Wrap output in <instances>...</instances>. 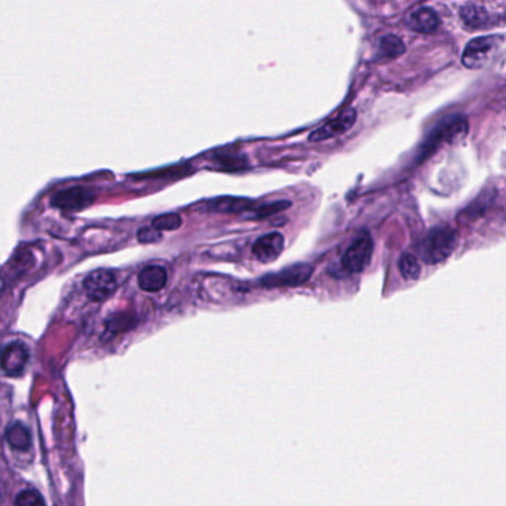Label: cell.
<instances>
[{
	"instance_id": "cell-1",
	"label": "cell",
	"mask_w": 506,
	"mask_h": 506,
	"mask_svg": "<svg viewBox=\"0 0 506 506\" xmlns=\"http://www.w3.org/2000/svg\"><path fill=\"white\" fill-rule=\"evenodd\" d=\"M457 244V235L450 227H435L423 240L422 256L429 264L444 261L454 251Z\"/></svg>"
},
{
	"instance_id": "cell-2",
	"label": "cell",
	"mask_w": 506,
	"mask_h": 506,
	"mask_svg": "<svg viewBox=\"0 0 506 506\" xmlns=\"http://www.w3.org/2000/svg\"><path fill=\"white\" fill-rule=\"evenodd\" d=\"M373 254V240L368 233H362L352 240L342 259L343 269L349 273H360L370 263Z\"/></svg>"
},
{
	"instance_id": "cell-3",
	"label": "cell",
	"mask_w": 506,
	"mask_h": 506,
	"mask_svg": "<svg viewBox=\"0 0 506 506\" xmlns=\"http://www.w3.org/2000/svg\"><path fill=\"white\" fill-rule=\"evenodd\" d=\"M314 268L306 263L293 264L276 273H269L260 279V285L266 289H278V286H297L305 284L312 276Z\"/></svg>"
},
{
	"instance_id": "cell-4",
	"label": "cell",
	"mask_w": 506,
	"mask_h": 506,
	"mask_svg": "<svg viewBox=\"0 0 506 506\" xmlns=\"http://www.w3.org/2000/svg\"><path fill=\"white\" fill-rule=\"evenodd\" d=\"M94 201H95L94 192L82 186H73L56 192L51 198V205L63 211L76 213L88 208L89 205L94 204Z\"/></svg>"
},
{
	"instance_id": "cell-5",
	"label": "cell",
	"mask_w": 506,
	"mask_h": 506,
	"mask_svg": "<svg viewBox=\"0 0 506 506\" xmlns=\"http://www.w3.org/2000/svg\"><path fill=\"white\" fill-rule=\"evenodd\" d=\"M118 289V279L112 270L98 269L84 279V290L92 302H102Z\"/></svg>"
},
{
	"instance_id": "cell-6",
	"label": "cell",
	"mask_w": 506,
	"mask_h": 506,
	"mask_svg": "<svg viewBox=\"0 0 506 506\" xmlns=\"http://www.w3.org/2000/svg\"><path fill=\"white\" fill-rule=\"evenodd\" d=\"M500 43L502 36H481L468 42L462 54L463 66L468 68H480Z\"/></svg>"
},
{
	"instance_id": "cell-7",
	"label": "cell",
	"mask_w": 506,
	"mask_h": 506,
	"mask_svg": "<svg viewBox=\"0 0 506 506\" xmlns=\"http://www.w3.org/2000/svg\"><path fill=\"white\" fill-rule=\"evenodd\" d=\"M30 353L24 343L10 342L2 352V371L8 377H20L29 364Z\"/></svg>"
},
{
	"instance_id": "cell-8",
	"label": "cell",
	"mask_w": 506,
	"mask_h": 506,
	"mask_svg": "<svg viewBox=\"0 0 506 506\" xmlns=\"http://www.w3.org/2000/svg\"><path fill=\"white\" fill-rule=\"evenodd\" d=\"M356 122V112L353 109H346L342 112L339 116L331 119L330 122L319 126L312 134L309 135V141L318 143V141H325L330 138H335L337 135H342L346 131H349Z\"/></svg>"
},
{
	"instance_id": "cell-9",
	"label": "cell",
	"mask_w": 506,
	"mask_h": 506,
	"mask_svg": "<svg viewBox=\"0 0 506 506\" xmlns=\"http://www.w3.org/2000/svg\"><path fill=\"white\" fill-rule=\"evenodd\" d=\"M284 236L279 232H270L259 238L252 245V256L260 263H272L284 251Z\"/></svg>"
},
{
	"instance_id": "cell-10",
	"label": "cell",
	"mask_w": 506,
	"mask_h": 506,
	"mask_svg": "<svg viewBox=\"0 0 506 506\" xmlns=\"http://www.w3.org/2000/svg\"><path fill=\"white\" fill-rule=\"evenodd\" d=\"M138 286L146 293H158L164 289L168 281V273L164 266L151 264L138 273Z\"/></svg>"
},
{
	"instance_id": "cell-11",
	"label": "cell",
	"mask_w": 506,
	"mask_h": 506,
	"mask_svg": "<svg viewBox=\"0 0 506 506\" xmlns=\"http://www.w3.org/2000/svg\"><path fill=\"white\" fill-rule=\"evenodd\" d=\"M441 20L440 15L435 13L432 8L423 6L413 10L408 17V27L417 33L431 34L440 27Z\"/></svg>"
},
{
	"instance_id": "cell-12",
	"label": "cell",
	"mask_w": 506,
	"mask_h": 506,
	"mask_svg": "<svg viewBox=\"0 0 506 506\" xmlns=\"http://www.w3.org/2000/svg\"><path fill=\"white\" fill-rule=\"evenodd\" d=\"M460 20L468 30H480L490 27L493 20L490 18L489 10L484 6L470 3L460 9Z\"/></svg>"
},
{
	"instance_id": "cell-13",
	"label": "cell",
	"mask_w": 506,
	"mask_h": 506,
	"mask_svg": "<svg viewBox=\"0 0 506 506\" xmlns=\"http://www.w3.org/2000/svg\"><path fill=\"white\" fill-rule=\"evenodd\" d=\"M6 443L17 452H26L31 447V434L26 424L15 422L9 424L5 432Z\"/></svg>"
},
{
	"instance_id": "cell-14",
	"label": "cell",
	"mask_w": 506,
	"mask_h": 506,
	"mask_svg": "<svg viewBox=\"0 0 506 506\" xmlns=\"http://www.w3.org/2000/svg\"><path fill=\"white\" fill-rule=\"evenodd\" d=\"M250 206L251 201L244 198H232V197L218 198L208 204V208L211 211H220V213H239L248 210Z\"/></svg>"
},
{
	"instance_id": "cell-15",
	"label": "cell",
	"mask_w": 506,
	"mask_h": 506,
	"mask_svg": "<svg viewBox=\"0 0 506 506\" xmlns=\"http://www.w3.org/2000/svg\"><path fill=\"white\" fill-rule=\"evenodd\" d=\"M406 46L395 34H389V36H383L378 43V54H381L382 59L386 60H394L401 54H404Z\"/></svg>"
},
{
	"instance_id": "cell-16",
	"label": "cell",
	"mask_w": 506,
	"mask_h": 506,
	"mask_svg": "<svg viewBox=\"0 0 506 506\" xmlns=\"http://www.w3.org/2000/svg\"><path fill=\"white\" fill-rule=\"evenodd\" d=\"M399 272L407 281H416L422 273V266L413 254H404L399 260Z\"/></svg>"
},
{
	"instance_id": "cell-17",
	"label": "cell",
	"mask_w": 506,
	"mask_h": 506,
	"mask_svg": "<svg viewBox=\"0 0 506 506\" xmlns=\"http://www.w3.org/2000/svg\"><path fill=\"white\" fill-rule=\"evenodd\" d=\"M135 324L134 316L130 314H114L106 321V330L112 331L116 335V332H122L126 330H131Z\"/></svg>"
},
{
	"instance_id": "cell-18",
	"label": "cell",
	"mask_w": 506,
	"mask_h": 506,
	"mask_svg": "<svg viewBox=\"0 0 506 506\" xmlns=\"http://www.w3.org/2000/svg\"><path fill=\"white\" fill-rule=\"evenodd\" d=\"M152 226L156 227L160 232H171V230H177L181 226V217L178 214H162L153 218Z\"/></svg>"
},
{
	"instance_id": "cell-19",
	"label": "cell",
	"mask_w": 506,
	"mask_h": 506,
	"mask_svg": "<svg viewBox=\"0 0 506 506\" xmlns=\"http://www.w3.org/2000/svg\"><path fill=\"white\" fill-rule=\"evenodd\" d=\"M15 505H18V506H43L45 499L40 496V494L36 490L27 489V490H22V491H20L17 494Z\"/></svg>"
},
{
	"instance_id": "cell-20",
	"label": "cell",
	"mask_w": 506,
	"mask_h": 506,
	"mask_svg": "<svg viewBox=\"0 0 506 506\" xmlns=\"http://www.w3.org/2000/svg\"><path fill=\"white\" fill-rule=\"evenodd\" d=\"M290 205L291 204L286 202V201H278V202L266 204V205H263L261 208H259L256 211V214L252 215V218H266V217H270V215H273L276 213H279V211H282L285 208H289Z\"/></svg>"
},
{
	"instance_id": "cell-21",
	"label": "cell",
	"mask_w": 506,
	"mask_h": 506,
	"mask_svg": "<svg viewBox=\"0 0 506 506\" xmlns=\"http://www.w3.org/2000/svg\"><path fill=\"white\" fill-rule=\"evenodd\" d=\"M137 239H138V243H141V244H155L162 239V233H160V230H158L153 226L143 227L138 230Z\"/></svg>"
}]
</instances>
